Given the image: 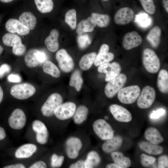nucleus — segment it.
Masks as SVG:
<instances>
[{
  "label": "nucleus",
  "mask_w": 168,
  "mask_h": 168,
  "mask_svg": "<svg viewBox=\"0 0 168 168\" xmlns=\"http://www.w3.org/2000/svg\"><path fill=\"white\" fill-rule=\"evenodd\" d=\"M142 61L144 68L149 72L155 73L159 71L160 67V60L152 49L147 48L143 50Z\"/></svg>",
  "instance_id": "f257e3e1"
},
{
  "label": "nucleus",
  "mask_w": 168,
  "mask_h": 168,
  "mask_svg": "<svg viewBox=\"0 0 168 168\" xmlns=\"http://www.w3.org/2000/svg\"><path fill=\"white\" fill-rule=\"evenodd\" d=\"M93 130L100 139L105 141L114 136V131L110 125L105 120L98 119L92 124Z\"/></svg>",
  "instance_id": "f03ea898"
},
{
  "label": "nucleus",
  "mask_w": 168,
  "mask_h": 168,
  "mask_svg": "<svg viewBox=\"0 0 168 168\" xmlns=\"http://www.w3.org/2000/svg\"><path fill=\"white\" fill-rule=\"evenodd\" d=\"M140 93L141 90L138 86L132 85L121 88L118 92L117 97L123 104H131L136 101Z\"/></svg>",
  "instance_id": "7ed1b4c3"
},
{
  "label": "nucleus",
  "mask_w": 168,
  "mask_h": 168,
  "mask_svg": "<svg viewBox=\"0 0 168 168\" xmlns=\"http://www.w3.org/2000/svg\"><path fill=\"white\" fill-rule=\"evenodd\" d=\"M127 78L124 73H119L114 78L109 81L106 85L104 92L108 98L113 97L124 86Z\"/></svg>",
  "instance_id": "20e7f679"
},
{
  "label": "nucleus",
  "mask_w": 168,
  "mask_h": 168,
  "mask_svg": "<svg viewBox=\"0 0 168 168\" xmlns=\"http://www.w3.org/2000/svg\"><path fill=\"white\" fill-rule=\"evenodd\" d=\"M35 91V88L32 85L24 83L12 86L10 90V94L17 99L25 100L32 96Z\"/></svg>",
  "instance_id": "39448f33"
},
{
  "label": "nucleus",
  "mask_w": 168,
  "mask_h": 168,
  "mask_svg": "<svg viewBox=\"0 0 168 168\" xmlns=\"http://www.w3.org/2000/svg\"><path fill=\"white\" fill-rule=\"evenodd\" d=\"M62 96L58 93H55L50 95L42 106L41 112L45 117H50L54 114L56 108L63 103Z\"/></svg>",
  "instance_id": "423d86ee"
},
{
  "label": "nucleus",
  "mask_w": 168,
  "mask_h": 168,
  "mask_svg": "<svg viewBox=\"0 0 168 168\" xmlns=\"http://www.w3.org/2000/svg\"><path fill=\"white\" fill-rule=\"evenodd\" d=\"M156 96L155 89L149 86H145L137 99L138 106L142 109L150 107L154 102Z\"/></svg>",
  "instance_id": "0eeeda50"
},
{
  "label": "nucleus",
  "mask_w": 168,
  "mask_h": 168,
  "mask_svg": "<svg viewBox=\"0 0 168 168\" xmlns=\"http://www.w3.org/2000/svg\"><path fill=\"white\" fill-rule=\"evenodd\" d=\"M83 146L82 141L79 138L72 136L68 138L65 143V150L67 157L74 159L78 156Z\"/></svg>",
  "instance_id": "6e6552de"
},
{
  "label": "nucleus",
  "mask_w": 168,
  "mask_h": 168,
  "mask_svg": "<svg viewBox=\"0 0 168 168\" xmlns=\"http://www.w3.org/2000/svg\"><path fill=\"white\" fill-rule=\"evenodd\" d=\"M55 57L61 70L65 73L71 72L74 68L73 59L64 49H61L56 53Z\"/></svg>",
  "instance_id": "1a4fd4ad"
},
{
  "label": "nucleus",
  "mask_w": 168,
  "mask_h": 168,
  "mask_svg": "<svg viewBox=\"0 0 168 168\" xmlns=\"http://www.w3.org/2000/svg\"><path fill=\"white\" fill-rule=\"evenodd\" d=\"M76 108V104L72 102L62 103L55 110L54 114L60 120H67L72 117Z\"/></svg>",
  "instance_id": "9d476101"
},
{
  "label": "nucleus",
  "mask_w": 168,
  "mask_h": 168,
  "mask_svg": "<svg viewBox=\"0 0 168 168\" xmlns=\"http://www.w3.org/2000/svg\"><path fill=\"white\" fill-rule=\"evenodd\" d=\"M121 70L119 63L116 62L106 63L99 66L97 70L99 72L105 73V81L109 82L118 75Z\"/></svg>",
  "instance_id": "9b49d317"
},
{
  "label": "nucleus",
  "mask_w": 168,
  "mask_h": 168,
  "mask_svg": "<svg viewBox=\"0 0 168 168\" xmlns=\"http://www.w3.org/2000/svg\"><path fill=\"white\" fill-rule=\"evenodd\" d=\"M8 124L10 126L15 129H20L26 124V118L23 111L19 109H15L9 118Z\"/></svg>",
  "instance_id": "f8f14e48"
},
{
  "label": "nucleus",
  "mask_w": 168,
  "mask_h": 168,
  "mask_svg": "<svg viewBox=\"0 0 168 168\" xmlns=\"http://www.w3.org/2000/svg\"><path fill=\"white\" fill-rule=\"evenodd\" d=\"M109 110L116 120L123 122L131 121L132 116L130 112L123 107L117 104H112L109 107Z\"/></svg>",
  "instance_id": "ddd939ff"
},
{
  "label": "nucleus",
  "mask_w": 168,
  "mask_h": 168,
  "mask_svg": "<svg viewBox=\"0 0 168 168\" xmlns=\"http://www.w3.org/2000/svg\"><path fill=\"white\" fill-rule=\"evenodd\" d=\"M134 13L133 10L128 7L119 9L114 16V21L119 25H125L129 23L133 19Z\"/></svg>",
  "instance_id": "4468645a"
},
{
  "label": "nucleus",
  "mask_w": 168,
  "mask_h": 168,
  "mask_svg": "<svg viewBox=\"0 0 168 168\" xmlns=\"http://www.w3.org/2000/svg\"><path fill=\"white\" fill-rule=\"evenodd\" d=\"M32 128L36 133V139L39 143L46 144L48 140L49 132L45 124L42 122L37 120L32 123Z\"/></svg>",
  "instance_id": "2eb2a0df"
},
{
  "label": "nucleus",
  "mask_w": 168,
  "mask_h": 168,
  "mask_svg": "<svg viewBox=\"0 0 168 168\" xmlns=\"http://www.w3.org/2000/svg\"><path fill=\"white\" fill-rule=\"evenodd\" d=\"M142 42V38L136 31L127 33L124 36L123 46L124 49L129 50L138 47Z\"/></svg>",
  "instance_id": "dca6fc26"
},
{
  "label": "nucleus",
  "mask_w": 168,
  "mask_h": 168,
  "mask_svg": "<svg viewBox=\"0 0 168 168\" xmlns=\"http://www.w3.org/2000/svg\"><path fill=\"white\" fill-rule=\"evenodd\" d=\"M5 28L10 33H17L20 35H25L29 34L30 30L21 23L19 20L15 19H10L6 22Z\"/></svg>",
  "instance_id": "f3484780"
},
{
  "label": "nucleus",
  "mask_w": 168,
  "mask_h": 168,
  "mask_svg": "<svg viewBox=\"0 0 168 168\" xmlns=\"http://www.w3.org/2000/svg\"><path fill=\"white\" fill-rule=\"evenodd\" d=\"M123 139L119 136H114L110 139L105 140L102 144V150L107 153H111L116 150L121 146Z\"/></svg>",
  "instance_id": "a211bd4d"
},
{
  "label": "nucleus",
  "mask_w": 168,
  "mask_h": 168,
  "mask_svg": "<svg viewBox=\"0 0 168 168\" xmlns=\"http://www.w3.org/2000/svg\"><path fill=\"white\" fill-rule=\"evenodd\" d=\"M59 35L58 31L56 29H53L51 31L49 35L45 40V44L48 49L51 52H55L59 48L58 40Z\"/></svg>",
  "instance_id": "6ab92c4d"
},
{
  "label": "nucleus",
  "mask_w": 168,
  "mask_h": 168,
  "mask_svg": "<svg viewBox=\"0 0 168 168\" xmlns=\"http://www.w3.org/2000/svg\"><path fill=\"white\" fill-rule=\"evenodd\" d=\"M96 24L91 17L81 21L76 26V32L79 35L92 31Z\"/></svg>",
  "instance_id": "aec40b11"
},
{
  "label": "nucleus",
  "mask_w": 168,
  "mask_h": 168,
  "mask_svg": "<svg viewBox=\"0 0 168 168\" xmlns=\"http://www.w3.org/2000/svg\"><path fill=\"white\" fill-rule=\"evenodd\" d=\"M37 150V147L32 144L22 145L16 151L15 156L18 158H27L30 157Z\"/></svg>",
  "instance_id": "412c9836"
},
{
  "label": "nucleus",
  "mask_w": 168,
  "mask_h": 168,
  "mask_svg": "<svg viewBox=\"0 0 168 168\" xmlns=\"http://www.w3.org/2000/svg\"><path fill=\"white\" fill-rule=\"evenodd\" d=\"M144 137L149 142L155 144L162 142L164 138L156 128L151 127L147 128L144 133Z\"/></svg>",
  "instance_id": "4be33fe9"
},
{
  "label": "nucleus",
  "mask_w": 168,
  "mask_h": 168,
  "mask_svg": "<svg viewBox=\"0 0 168 168\" xmlns=\"http://www.w3.org/2000/svg\"><path fill=\"white\" fill-rule=\"evenodd\" d=\"M89 110L88 108L83 105H81L76 108L72 117L74 123L77 125L83 123L87 119Z\"/></svg>",
  "instance_id": "5701e85b"
},
{
  "label": "nucleus",
  "mask_w": 168,
  "mask_h": 168,
  "mask_svg": "<svg viewBox=\"0 0 168 168\" xmlns=\"http://www.w3.org/2000/svg\"><path fill=\"white\" fill-rule=\"evenodd\" d=\"M138 145L141 150L151 155H158L163 151L162 147L150 142L142 141L139 143Z\"/></svg>",
  "instance_id": "b1692460"
},
{
  "label": "nucleus",
  "mask_w": 168,
  "mask_h": 168,
  "mask_svg": "<svg viewBox=\"0 0 168 168\" xmlns=\"http://www.w3.org/2000/svg\"><path fill=\"white\" fill-rule=\"evenodd\" d=\"M157 85L159 90L163 93L168 92V72L165 69L161 70L158 73Z\"/></svg>",
  "instance_id": "393cba45"
},
{
  "label": "nucleus",
  "mask_w": 168,
  "mask_h": 168,
  "mask_svg": "<svg viewBox=\"0 0 168 168\" xmlns=\"http://www.w3.org/2000/svg\"><path fill=\"white\" fill-rule=\"evenodd\" d=\"M101 162V158L98 153L91 150L87 154L84 160L85 168H93L97 166Z\"/></svg>",
  "instance_id": "a878e982"
},
{
  "label": "nucleus",
  "mask_w": 168,
  "mask_h": 168,
  "mask_svg": "<svg viewBox=\"0 0 168 168\" xmlns=\"http://www.w3.org/2000/svg\"><path fill=\"white\" fill-rule=\"evenodd\" d=\"M161 31L158 26L153 27L147 36V40L153 48H157L159 45Z\"/></svg>",
  "instance_id": "bb28decb"
},
{
  "label": "nucleus",
  "mask_w": 168,
  "mask_h": 168,
  "mask_svg": "<svg viewBox=\"0 0 168 168\" xmlns=\"http://www.w3.org/2000/svg\"><path fill=\"white\" fill-rule=\"evenodd\" d=\"M19 21L30 30H33L36 24L35 16L30 12H24L20 16Z\"/></svg>",
  "instance_id": "cd10ccee"
},
{
  "label": "nucleus",
  "mask_w": 168,
  "mask_h": 168,
  "mask_svg": "<svg viewBox=\"0 0 168 168\" xmlns=\"http://www.w3.org/2000/svg\"><path fill=\"white\" fill-rule=\"evenodd\" d=\"M97 54L96 52H92L83 55L79 62V66L82 70L89 69L94 63Z\"/></svg>",
  "instance_id": "c85d7f7f"
},
{
  "label": "nucleus",
  "mask_w": 168,
  "mask_h": 168,
  "mask_svg": "<svg viewBox=\"0 0 168 168\" xmlns=\"http://www.w3.org/2000/svg\"><path fill=\"white\" fill-rule=\"evenodd\" d=\"M2 40L5 45L9 47H13L22 43L19 36L10 32L5 34L2 37Z\"/></svg>",
  "instance_id": "c756f323"
},
{
  "label": "nucleus",
  "mask_w": 168,
  "mask_h": 168,
  "mask_svg": "<svg viewBox=\"0 0 168 168\" xmlns=\"http://www.w3.org/2000/svg\"><path fill=\"white\" fill-rule=\"evenodd\" d=\"M111 156L114 163L120 166L122 168H128L131 165L130 160L124 156L121 152H113L111 153Z\"/></svg>",
  "instance_id": "7c9ffc66"
},
{
  "label": "nucleus",
  "mask_w": 168,
  "mask_h": 168,
  "mask_svg": "<svg viewBox=\"0 0 168 168\" xmlns=\"http://www.w3.org/2000/svg\"><path fill=\"white\" fill-rule=\"evenodd\" d=\"M37 50L36 49H31L26 54L24 60L26 65L28 67L35 68L40 64L36 55Z\"/></svg>",
  "instance_id": "2f4dec72"
},
{
  "label": "nucleus",
  "mask_w": 168,
  "mask_h": 168,
  "mask_svg": "<svg viewBox=\"0 0 168 168\" xmlns=\"http://www.w3.org/2000/svg\"><path fill=\"white\" fill-rule=\"evenodd\" d=\"M83 82L80 71L76 70L71 76L69 84L70 86L74 87L77 91H79L82 87Z\"/></svg>",
  "instance_id": "473e14b6"
},
{
  "label": "nucleus",
  "mask_w": 168,
  "mask_h": 168,
  "mask_svg": "<svg viewBox=\"0 0 168 168\" xmlns=\"http://www.w3.org/2000/svg\"><path fill=\"white\" fill-rule=\"evenodd\" d=\"M38 11L41 13H45L51 12L54 7L52 0H34Z\"/></svg>",
  "instance_id": "72a5a7b5"
},
{
  "label": "nucleus",
  "mask_w": 168,
  "mask_h": 168,
  "mask_svg": "<svg viewBox=\"0 0 168 168\" xmlns=\"http://www.w3.org/2000/svg\"><path fill=\"white\" fill-rule=\"evenodd\" d=\"M43 69L44 72L54 77L57 78L60 76V72L57 67L50 61H46L44 63Z\"/></svg>",
  "instance_id": "f704fd0d"
},
{
  "label": "nucleus",
  "mask_w": 168,
  "mask_h": 168,
  "mask_svg": "<svg viewBox=\"0 0 168 168\" xmlns=\"http://www.w3.org/2000/svg\"><path fill=\"white\" fill-rule=\"evenodd\" d=\"M114 54L110 52L98 53L97 54L94 64L96 66H99L103 64L109 63L114 58Z\"/></svg>",
  "instance_id": "c9c22d12"
},
{
  "label": "nucleus",
  "mask_w": 168,
  "mask_h": 168,
  "mask_svg": "<svg viewBox=\"0 0 168 168\" xmlns=\"http://www.w3.org/2000/svg\"><path fill=\"white\" fill-rule=\"evenodd\" d=\"M91 17L98 26L103 28L107 26L110 22V17L107 14H100L92 13Z\"/></svg>",
  "instance_id": "e433bc0d"
},
{
  "label": "nucleus",
  "mask_w": 168,
  "mask_h": 168,
  "mask_svg": "<svg viewBox=\"0 0 168 168\" xmlns=\"http://www.w3.org/2000/svg\"><path fill=\"white\" fill-rule=\"evenodd\" d=\"M135 22L140 27L147 28L152 23V19L146 13H141L135 16Z\"/></svg>",
  "instance_id": "4c0bfd02"
},
{
  "label": "nucleus",
  "mask_w": 168,
  "mask_h": 168,
  "mask_svg": "<svg viewBox=\"0 0 168 168\" xmlns=\"http://www.w3.org/2000/svg\"><path fill=\"white\" fill-rule=\"evenodd\" d=\"M65 22L72 30L75 29L77 26L76 12L74 9L68 11L65 15Z\"/></svg>",
  "instance_id": "58836bf2"
},
{
  "label": "nucleus",
  "mask_w": 168,
  "mask_h": 168,
  "mask_svg": "<svg viewBox=\"0 0 168 168\" xmlns=\"http://www.w3.org/2000/svg\"><path fill=\"white\" fill-rule=\"evenodd\" d=\"M144 10L150 14H154L156 7L153 0H140Z\"/></svg>",
  "instance_id": "ea45409f"
},
{
  "label": "nucleus",
  "mask_w": 168,
  "mask_h": 168,
  "mask_svg": "<svg viewBox=\"0 0 168 168\" xmlns=\"http://www.w3.org/2000/svg\"><path fill=\"white\" fill-rule=\"evenodd\" d=\"M77 37V41L79 48L84 49L87 47L91 43V40L87 34L80 35Z\"/></svg>",
  "instance_id": "a19ab883"
},
{
  "label": "nucleus",
  "mask_w": 168,
  "mask_h": 168,
  "mask_svg": "<svg viewBox=\"0 0 168 168\" xmlns=\"http://www.w3.org/2000/svg\"><path fill=\"white\" fill-rule=\"evenodd\" d=\"M64 157L63 155L58 156L56 154H53L51 157V166L52 168H58L63 165Z\"/></svg>",
  "instance_id": "79ce46f5"
},
{
  "label": "nucleus",
  "mask_w": 168,
  "mask_h": 168,
  "mask_svg": "<svg viewBox=\"0 0 168 168\" xmlns=\"http://www.w3.org/2000/svg\"><path fill=\"white\" fill-rule=\"evenodd\" d=\"M26 50V46L21 43V44L12 47V52L16 55L20 56L23 55Z\"/></svg>",
  "instance_id": "37998d69"
},
{
  "label": "nucleus",
  "mask_w": 168,
  "mask_h": 168,
  "mask_svg": "<svg viewBox=\"0 0 168 168\" xmlns=\"http://www.w3.org/2000/svg\"><path fill=\"white\" fill-rule=\"evenodd\" d=\"M168 157L166 155L160 156L158 159L157 167L165 168L168 167Z\"/></svg>",
  "instance_id": "c03bdc74"
},
{
  "label": "nucleus",
  "mask_w": 168,
  "mask_h": 168,
  "mask_svg": "<svg viewBox=\"0 0 168 168\" xmlns=\"http://www.w3.org/2000/svg\"><path fill=\"white\" fill-rule=\"evenodd\" d=\"M10 66L7 63H4L0 67V78H2L7 73L11 70Z\"/></svg>",
  "instance_id": "a18cd8bd"
},
{
  "label": "nucleus",
  "mask_w": 168,
  "mask_h": 168,
  "mask_svg": "<svg viewBox=\"0 0 168 168\" xmlns=\"http://www.w3.org/2000/svg\"><path fill=\"white\" fill-rule=\"evenodd\" d=\"M165 111L162 108L159 109L156 111H153L150 115V117L152 119H157L163 115Z\"/></svg>",
  "instance_id": "49530a36"
},
{
  "label": "nucleus",
  "mask_w": 168,
  "mask_h": 168,
  "mask_svg": "<svg viewBox=\"0 0 168 168\" xmlns=\"http://www.w3.org/2000/svg\"><path fill=\"white\" fill-rule=\"evenodd\" d=\"M141 160L145 161L150 165L153 164L156 160V159L154 157L149 156L145 154H142L140 156Z\"/></svg>",
  "instance_id": "de8ad7c7"
},
{
  "label": "nucleus",
  "mask_w": 168,
  "mask_h": 168,
  "mask_svg": "<svg viewBox=\"0 0 168 168\" xmlns=\"http://www.w3.org/2000/svg\"><path fill=\"white\" fill-rule=\"evenodd\" d=\"M36 55L40 64L44 63L46 61L47 57L44 52L37 49Z\"/></svg>",
  "instance_id": "09e8293b"
},
{
  "label": "nucleus",
  "mask_w": 168,
  "mask_h": 168,
  "mask_svg": "<svg viewBox=\"0 0 168 168\" xmlns=\"http://www.w3.org/2000/svg\"><path fill=\"white\" fill-rule=\"evenodd\" d=\"M70 168H85L84 160H79L71 164L69 166Z\"/></svg>",
  "instance_id": "8fccbe9b"
},
{
  "label": "nucleus",
  "mask_w": 168,
  "mask_h": 168,
  "mask_svg": "<svg viewBox=\"0 0 168 168\" xmlns=\"http://www.w3.org/2000/svg\"><path fill=\"white\" fill-rule=\"evenodd\" d=\"M8 80L11 82H20L21 81V79L18 75L11 74L8 76Z\"/></svg>",
  "instance_id": "3c124183"
},
{
  "label": "nucleus",
  "mask_w": 168,
  "mask_h": 168,
  "mask_svg": "<svg viewBox=\"0 0 168 168\" xmlns=\"http://www.w3.org/2000/svg\"><path fill=\"white\" fill-rule=\"evenodd\" d=\"M47 166L45 163L42 161H40L35 163L30 168H46Z\"/></svg>",
  "instance_id": "603ef678"
},
{
  "label": "nucleus",
  "mask_w": 168,
  "mask_h": 168,
  "mask_svg": "<svg viewBox=\"0 0 168 168\" xmlns=\"http://www.w3.org/2000/svg\"><path fill=\"white\" fill-rule=\"evenodd\" d=\"M109 46L106 44H103L100 46L98 53L108 52L109 50Z\"/></svg>",
  "instance_id": "864d4df0"
},
{
  "label": "nucleus",
  "mask_w": 168,
  "mask_h": 168,
  "mask_svg": "<svg viewBox=\"0 0 168 168\" xmlns=\"http://www.w3.org/2000/svg\"><path fill=\"white\" fill-rule=\"evenodd\" d=\"M25 166L21 164H17L15 165L6 166L4 168H25Z\"/></svg>",
  "instance_id": "5fc2aeb1"
},
{
  "label": "nucleus",
  "mask_w": 168,
  "mask_h": 168,
  "mask_svg": "<svg viewBox=\"0 0 168 168\" xmlns=\"http://www.w3.org/2000/svg\"><path fill=\"white\" fill-rule=\"evenodd\" d=\"M6 136V133L4 128L0 126V140L3 139Z\"/></svg>",
  "instance_id": "6e6d98bb"
},
{
  "label": "nucleus",
  "mask_w": 168,
  "mask_h": 168,
  "mask_svg": "<svg viewBox=\"0 0 168 168\" xmlns=\"http://www.w3.org/2000/svg\"><path fill=\"white\" fill-rule=\"evenodd\" d=\"M107 168H122L120 166L114 163L107 165L106 166Z\"/></svg>",
  "instance_id": "4d7b16f0"
},
{
  "label": "nucleus",
  "mask_w": 168,
  "mask_h": 168,
  "mask_svg": "<svg viewBox=\"0 0 168 168\" xmlns=\"http://www.w3.org/2000/svg\"><path fill=\"white\" fill-rule=\"evenodd\" d=\"M162 3L166 12H168V0H163Z\"/></svg>",
  "instance_id": "13d9d810"
},
{
  "label": "nucleus",
  "mask_w": 168,
  "mask_h": 168,
  "mask_svg": "<svg viewBox=\"0 0 168 168\" xmlns=\"http://www.w3.org/2000/svg\"><path fill=\"white\" fill-rule=\"evenodd\" d=\"M141 162L142 165L144 167H147L149 166L150 165L149 163L147 162L143 161L142 160H141Z\"/></svg>",
  "instance_id": "bf43d9fd"
},
{
  "label": "nucleus",
  "mask_w": 168,
  "mask_h": 168,
  "mask_svg": "<svg viewBox=\"0 0 168 168\" xmlns=\"http://www.w3.org/2000/svg\"><path fill=\"white\" fill-rule=\"evenodd\" d=\"M3 90L0 86V103L2 102L3 97Z\"/></svg>",
  "instance_id": "052dcab7"
},
{
  "label": "nucleus",
  "mask_w": 168,
  "mask_h": 168,
  "mask_svg": "<svg viewBox=\"0 0 168 168\" xmlns=\"http://www.w3.org/2000/svg\"><path fill=\"white\" fill-rule=\"evenodd\" d=\"M13 0H0V1L3 3H8L12 2Z\"/></svg>",
  "instance_id": "680f3d73"
},
{
  "label": "nucleus",
  "mask_w": 168,
  "mask_h": 168,
  "mask_svg": "<svg viewBox=\"0 0 168 168\" xmlns=\"http://www.w3.org/2000/svg\"><path fill=\"white\" fill-rule=\"evenodd\" d=\"M3 50V48L0 45V54L2 53Z\"/></svg>",
  "instance_id": "e2e57ef3"
},
{
  "label": "nucleus",
  "mask_w": 168,
  "mask_h": 168,
  "mask_svg": "<svg viewBox=\"0 0 168 168\" xmlns=\"http://www.w3.org/2000/svg\"><path fill=\"white\" fill-rule=\"evenodd\" d=\"M104 119H105L107 120L109 119V117L107 116H105L104 117Z\"/></svg>",
  "instance_id": "0e129e2a"
},
{
  "label": "nucleus",
  "mask_w": 168,
  "mask_h": 168,
  "mask_svg": "<svg viewBox=\"0 0 168 168\" xmlns=\"http://www.w3.org/2000/svg\"><path fill=\"white\" fill-rule=\"evenodd\" d=\"M103 1H108V0H102Z\"/></svg>",
  "instance_id": "69168bd1"
}]
</instances>
